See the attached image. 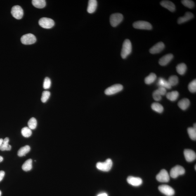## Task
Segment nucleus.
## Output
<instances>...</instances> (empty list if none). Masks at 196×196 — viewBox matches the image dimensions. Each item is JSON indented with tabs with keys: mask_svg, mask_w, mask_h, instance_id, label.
Here are the masks:
<instances>
[{
	"mask_svg": "<svg viewBox=\"0 0 196 196\" xmlns=\"http://www.w3.org/2000/svg\"><path fill=\"white\" fill-rule=\"evenodd\" d=\"M3 158L2 156H0V162H2L3 160Z\"/></svg>",
	"mask_w": 196,
	"mask_h": 196,
	"instance_id": "79ce46f5",
	"label": "nucleus"
},
{
	"mask_svg": "<svg viewBox=\"0 0 196 196\" xmlns=\"http://www.w3.org/2000/svg\"><path fill=\"white\" fill-rule=\"evenodd\" d=\"M152 96H153L154 99L156 101H159L162 99V97L157 91V90L153 92V94H152Z\"/></svg>",
	"mask_w": 196,
	"mask_h": 196,
	"instance_id": "e433bc0d",
	"label": "nucleus"
},
{
	"mask_svg": "<svg viewBox=\"0 0 196 196\" xmlns=\"http://www.w3.org/2000/svg\"><path fill=\"white\" fill-rule=\"evenodd\" d=\"M157 85L159 87H163L165 89H170L171 88V86L168 83V81L162 77H160L158 79Z\"/></svg>",
	"mask_w": 196,
	"mask_h": 196,
	"instance_id": "aec40b11",
	"label": "nucleus"
},
{
	"mask_svg": "<svg viewBox=\"0 0 196 196\" xmlns=\"http://www.w3.org/2000/svg\"><path fill=\"white\" fill-rule=\"evenodd\" d=\"M123 89L122 85L116 84L112 86L105 90V93L107 95H111L119 92Z\"/></svg>",
	"mask_w": 196,
	"mask_h": 196,
	"instance_id": "0eeeda50",
	"label": "nucleus"
},
{
	"mask_svg": "<svg viewBox=\"0 0 196 196\" xmlns=\"http://www.w3.org/2000/svg\"><path fill=\"white\" fill-rule=\"evenodd\" d=\"M133 27L135 29L151 30L152 28L151 24L144 21H138L134 23Z\"/></svg>",
	"mask_w": 196,
	"mask_h": 196,
	"instance_id": "6e6552de",
	"label": "nucleus"
},
{
	"mask_svg": "<svg viewBox=\"0 0 196 196\" xmlns=\"http://www.w3.org/2000/svg\"><path fill=\"white\" fill-rule=\"evenodd\" d=\"M28 125L29 128L31 130L35 129L37 126V121L35 118H31L29 120Z\"/></svg>",
	"mask_w": 196,
	"mask_h": 196,
	"instance_id": "7c9ffc66",
	"label": "nucleus"
},
{
	"mask_svg": "<svg viewBox=\"0 0 196 196\" xmlns=\"http://www.w3.org/2000/svg\"><path fill=\"white\" fill-rule=\"evenodd\" d=\"M5 175V172L3 171H0V182L3 179Z\"/></svg>",
	"mask_w": 196,
	"mask_h": 196,
	"instance_id": "58836bf2",
	"label": "nucleus"
},
{
	"mask_svg": "<svg viewBox=\"0 0 196 196\" xmlns=\"http://www.w3.org/2000/svg\"><path fill=\"white\" fill-rule=\"evenodd\" d=\"M51 82L49 77H46L43 83V87L44 89H48L51 87Z\"/></svg>",
	"mask_w": 196,
	"mask_h": 196,
	"instance_id": "c9c22d12",
	"label": "nucleus"
},
{
	"mask_svg": "<svg viewBox=\"0 0 196 196\" xmlns=\"http://www.w3.org/2000/svg\"><path fill=\"white\" fill-rule=\"evenodd\" d=\"M132 45L131 41L129 40L126 39L123 43L122 50L121 52V56L123 59H126L131 53Z\"/></svg>",
	"mask_w": 196,
	"mask_h": 196,
	"instance_id": "f257e3e1",
	"label": "nucleus"
},
{
	"mask_svg": "<svg viewBox=\"0 0 196 196\" xmlns=\"http://www.w3.org/2000/svg\"><path fill=\"white\" fill-rule=\"evenodd\" d=\"M32 159H29L24 163L22 166V169L24 171H29L32 169Z\"/></svg>",
	"mask_w": 196,
	"mask_h": 196,
	"instance_id": "a878e982",
	"label": "nucleus"
},
{
	"mask_svg": "<svg viewBox=\"0 0 196 196\" xmlns=\"http://www.w3.org/2000/svg\"><path fill=\"white\" fill-rule=\"evenodd\" d=\"M156 179L158 181L160 182H168L170 180V176L166 170L162 169L157 175Z\"/></svg>",
	"mask_w": 196,
	"mask_h": 196,
	"instance_id": "9d476101",
	"label": "nucleus"
},
{
	"mask_svg": "<svg viewBox=\"0 0 196 196\" xmlns=\"http://www.w3.org/2000/svg\"><path fill=\"white\" fill-rule=\"evenodd\" d=\"M185 173V170L182 166L176 165L171 170L170 175L171 178H176L179 176L183 175Z\"/></svg>",
	"mask_w": 196,
	"mask_h": 196,
	"instance_id": "7ed1b4c3",
	"label": "nucleus"
},
{
	"mask_svg": "<svg viewBox=\"0 0 196 196\" xmlns=\"http://www.w3.org/2000/svg\"><path fill=\"white\" fill-rule=\"evenodd\" d=\"M157 91L159 93L161 96H164L166 95V90L165 88L163 87H159L158 89L157 90Z\"/></svg>",
	"mask_w": 196,
	"mask_h": 196,
	"instance_id": "4c0bfd02",
	"label": "nucleus"
},
{
	"mask_svg": "<svg viewBox=\"0 0 196 196\" xmlns=\"http://www.w3.org/2000/svg\"><path fill=\"white\" fill-rule=\"evenodd\" d=\"M32 4L36 8H42L46 6V2L44 0H33Z\"/></svg>",
	"mask_w": 196,
	"mask_h": 196,
	"instance_id": "4be33fe9",
	"label": "nucleus"
},
{
	"mask_svg": "<svg viewBox=\"0 0 196 196\" xmlns=\"http://www.w3.org/2000/svg\"><path fill=\"white\" fill-rule=\"evenodd\" d=\"M113 162L111 159H107L104 162H99L96 164L97 169L103 171H108L111 169Z\"/></svg>",
	"mask_w": 196,
	"mask_h": 196,
	"instance_id": "f03ea898",
	"label": "nucleus"
},
{
	"mask_svg": "<svg viewBox=\"0 0 196 196\" xmlns=\"http://www.w3.org/2000/svg\"><path fill=\"white\" fill-rule=\"evenodd\" d=\"M11 13L14 18L17 20L22 19L23 15V11L20 6H15L12 8Z\"/></svg>",
	"mask_w": 196,
	"mask_h": 196,
	"instance_id": "1a4fd4ad",
	"label": "nucleus"
},
{
	"mask_svg": "<svg viewBox=\"0 0 196 196\" xmlns=\"http://www.w3.org/2000/svg\"><path fill=\"white\" fill-rule=\"evenodd\" d=\"M168 82L171 86H176L178 83V77L175 75L171 76L168 79Z\"/></svg>",
	"mask_w": 196,
	"mask_h": 196,
	"instance_id": "c85d7f7f",
	"label": "nucleus"
},
{
	"mask_svg": "<svg viewBox=\"0 0 196 196\" xmlns=\"http://www.w3.org/2000/svg\"><path fill=\"white\" fill-rule=\"evenodd\" d=\"M51 93L48 91H43L41 98V101L43 103H46L49 98Z\"/></svg>",
	"mask_w": 196,
	"mask_h": 196,
	"instance_id": "72a5a7b5",
	"label": "nucleus"
},
{
	"mask_svg": "<svg viewBox=\"0 0 196 196\" xmlns=\"http://www.w3.org/2000/svg\"><path fill=\"white\" fill-rule=\"evenodd\" d=\"M196 165H195V170H196Z\"/></svg>",
	"mask_w": 196,
	"mask_h": 196,
	"instance_id": "a18cd8bd",
	"label": "nucleus"
},
{
	"mask_svg": "<svg viewBox=\"0 0 196 196\" xmlns=\"http://www.w3.org/2000/svg\"><path fill=\"white\" fill-rule=\"evenodd\" d=\"M123 16L120 13H115L113 14L110 16V22L111 25L113 27L117 26L118 25L122 22Z\"/></svg>",
	"mask_w": 196,
	"mask_h": 196,
	"instance_id": "20e7f679",
	"label": "nucleus"
},
{
	"mask_svg": "<svg viewBox=\"0 0 196 196\" xmlns=\"http://www.w3.org/2000/svg\"><path fill=\"white\" fill-rule=\"evenodd\" d=\"M158 189L161 192L167 196H172L175 194L174 190L169 185H159Z\"/></svg>",
	"mask_w": 196,
	"mask_h": 196,
	"instance_id": "9b49d317",
	"label": "nucleus"
},
{
	"mask_svg": "<svg viewBox=\"0 0 196 196\" xmlns=\"http://www.w3.org/2000/svg\"><path fill=\"white\" fill-rule=\"evenodd\" d=\"M160 4L164 8H167L170 11L174 12L176 10V7L172 2L169 1H163L160 2Z\"/></svg>",
	"mask_w": 196,
	"mask_h": 196,
	"instance_id": "f3484780",
	"label": "nucleus"
},
{
	"mask_svg": "<svg viewBox=\"0 0 196 196\" xmlns=\"http://www.w3.org/2000/svg\"><path fill=\"white\" fill-rule=\"evenodd\" d=\"M30 147L28 145H26L25 146L22 147L20 149L18 150V155L19 157H23L25 156L27 153L30 151Z\"/></svg>",
	"mask_w": 196,
	"mask_h": 196,
	"instance_id": "b1692460",
	"label": "nucleus"
},
{
	"mask_svg": "<svg viewBox=\"0 0 196 196\" xmlns=\"http://www.w3.org/2000/svg\"><path fill=\"white\" fill-rule=\"evenodd\" d=\"M174 57L172 54L169 53L164 55L161 58L159 61V63L161 66L167 65L172 60Z\"/></svg>",
	"mask_w": 196,
	"mask_h": 196,
	"instance_id": "2eb2a0df",
	"label": "nucleus"
},
{
	"mask_svg": "<svg viewBox=\"0 0 196 196\" xmlns=\"http://www.w3.org/2000/svg\"><path fill=\"white\" fill-rule=\"evenodd\" d=\"M189 91L191 93H195L196 92V80H194L190 83L188 86Z\"/></svg>",
	"mask_w": 196,
	"mask_h": 196,
	"instance_id": "f704fd0d",
	"label": "nucleus"
},
{
	"mask_svg": "<svg viewBox=\"0 0 196 196\" xmlns=\"http://www.w3.org/2000/svg\"><path fill=\"white\" fill-rule=\"evenodd\" d=\"M193 128L196 129V124H194V125Z\"/></svg>",
	"mask_w": 196,
	"mask_h": 196,
	"instance_id": "37998d69",
	"label": "nucleus"
},
{
	"mask_svg": "<svg viewBox=\"0 0 196 196\" xmlns=\"http://www.w3.org/2000/svg\"><path fill=\"white\" fill-rule=\"evenodd\" d=\"M9 141V139L6 137L3 140V143L1 146L0 147V150L2 151L10 150H11V146L8 144Z\"/></svg>",
	"mask_w": 196,
	"mask_h": 196,
	"instance_id": "412c9836",
	"label": "nucleus"
},
{
	"mask_svg": "<svg viewBox=\"0 0 196 196\" xmlns=\"http://www.w3.org/2000/svg\"><path fill=\"white\" fill-rule=\"evenodd\" d=\"M157 79V76L154 73H151L149 75L145 78V82L146 84L149 85L155 81Z\"/></svg>",
	"mask_w": 196,
	"mask_h": 196,
	"instance_id": "bb28decb",
	"label": "nucleus"
},
{
	"mask_svg": "<svg viewBox=\"0 0 196 196\" xmlns=\"http://www.w3.org/2000/svg\"><path fill=\"white\" fill-rule=\"evenodd\" d=\"M98 3L96 0H90L88 2L87 11L90 14L94 13L96 9Z\"/></svg>",
	"mask_w": 196,
	"mask_h": 196,
	"instance_id": "a211bd4d",
	"label": "nucleus"
},
{
	"mask_svg": "<svg viewBox=\"0 0 196 196\" xmlns=\"http://www.w3.org/2000/svg\"><path fill=\"white\" fill-rule=\"evenodd\" d=\"M165 46L162 42L158 43L152 47L149 50L150 53L152 54H156L160 53L164 49Z\"/></svg>",
	"mask_w": 196,
	"mask_h": 196,
	"instance_id": "ddd939ff",
	"label": "nucleus"
},
{
	"mask_svg": "<svg viewBox=\"0 0 196 196\" xmlns=\"http://www.w3.org/2000/svg\"><path fill=\"white\" fill-rule=\"evenodd\" d=\"M151 107L152 110L158 113H162L164 111V107L160 104L153 103L152 104Z\"/></svg>",
	"mask_w": 196,
	"mask_h": 196,
	"instance_id": "cd10ccee",
	"label": "nucleus"
},
{
	"mask_svg": "<svg viewBox=\"0 0 196 196\" xmlns=\"http://www.w3.org/2000/svg\"><path fill=\"white\" fill-rule=\"evenodd\" d=\"M39 25L43 28L50 29L54 26L55 22L51 19L43 18L39 20Z\"/></svg>",
	"mask_w": 196,
	"mask_h": 196,
	"instance_id": "39448f33",
	"label": "nucleus"
},
{
	"mask_svg": "<svg viewBox=\"0 0 196 196\" xmlns=\"http://www.w3.org/2000/svg\"><path fill=\"white\" fill-rule=\"evenodd\" d=\"M97 196H108V195H107V194L105 193H103L99 194V195Z\"/></svg>",
	"mask_w": 196,
	"mask_h": 196,
	"instance_id": "ea45409f",
	"label": "nucleus"
},
{
	"mask_svg": "<svg viewBox=\"0 0 196 196\" xmlns=\"http://www.w3.org/2000/svg\"><path fill=\"white\" fill-rule=\"evenodd\" d=\"M188 134L190 137L191 140H196V129L193 127H190L187 129Z\"/></svg>",
	"mask_w": 196,
	"mask_h": 196,
	"instance_id": "c756f323",
	"label": "nucleus"
},
{
	"mask_svg": "<svg viewBox=\"0 0 196 196\" xmlns=\"http://www.w3.org/2000/svg\"><path fill=\"white\" fill-rule=\"evenodd\" d=\"M22 134L25 137H29L32 135L31 130L29 127H25L23 128L21 131Z\"/></svg>",
	"mask_w": 196,
	"mask_h": 196,
	"instance_id": "2f4dec72",
	"label": "nucleus"
},
{
	"mask_svg": "<svg viewBox=\"0 0 196 196\" xmlns=\"http://www.w3.org/2000/svg\"><path fill=\"white\" fill-rule=\"evenodd\" d=\"M127 181L128 183L134 186H140L143 183V180L141 178L133 176L128 177Z\"/></svg>",
	"mask_w": 196,
	"mask_h": 196,
	"instance_id": "4468645a",
	"label": "nucleus"
},
{
	"mask_svg": "<svg viewBox=\"0 0 196 196\" xmlns=\"http://www.w3.org/2000/svg\"><path fill=\"white\" fill-rule=\"evenodd\" d=\"M3 140L2 138L0 139V147L1 146L2 144L3 143Z\"/></svg>",
	"mask_w": 196,
	"mask_h": 196,
	"instance_id": "a19ab883",
	"label": "nucleus"
},
{
	"mask_svg": "<svg viewBox=\"0 0 196 196\" xmlns=\"http://www.w3.org/2000/svg\"><path fill=\"white\" fill-rule=\"evenodd\" d=\"M36 41V38L33 34H28L22 36L21 41L22 44L25 45H30L34 44Z\"/></svg>",
	"mask_w": 196,
	"mask_h": 196,
	"instance_id": "423d86ee",
	"label": "nucleus"
},
{
	"mask_svg": "<svg viewBox=\"0 0 196 196\" xmlns=\"http://www.w3.org/2000/svg\"><path fill=\"white\" fill-rule=\"evenodd\" d=\"M179 93L177 91H173L168 93L166 94V98L171 101H175L177 99Z\"/></svg>",
	"mask_w": 196,
	"mask_h": 196,
	"instance_id": "5701e85b",
	"label": "nucleus"
},
{
	"mask_svg": "<svg viewBox=\"0 0 196 196\" xmlns=\"http://www.w3.org/2000/svg\"><path fill=\"white\" fill-rule=\"evenodd\" d=\"M194 17L193 14L191 12H188L185 14L183 17H180L177 21L179 24H181L188 21L191 20Z\"/></svg>",
	"mask_w": 196,
	"mask_h": 196,
	"instance_id": "dca6fc26",
	"label": "nucleus"
},
{
	"mask_svg": "<svg viewBox=\"0 0 196 196\" xmlns=\"http://www.w3.org/2000/svg\"><path fill=\"white\" fill-rule=\"evenodd\" d=\"M184 155L185 160L188 162H192L196 158L195 152L191 150L185 149L184 151Z\"/></svg>",
	"mask_w": 196,
	"mask_h": 196,
	"instance_id": "f8f14e48",
	"label": "nucleus"
},
{
	"mask_svg": "<svg viewBox=\"0 0 196 196\" xmlns=\"http://www.w3.org/2000/svg\"><path fill=\"white\" fill-rule=\"evenodd\" d=\"M182 3L184 6L189 8H192L195 6V3L194 2L190 0H183L181 1Z\"/></svg>",
	"mask_w": 196,
	"mask_h": 196,
	"instance_id": "473e14b6",
	"label": "nucleus"
},
{
	"mask_svg": "<svg viewBox=\"0 0 196 196\" xmlns=\"http://www.w3.org/2000/svg\"><path fill=\"white\" fill-rule=\"evenodd\" d=\"M176 69L177 72L180 75H183L187 70L186 65L183 63L179 64L177 65Z\"/></svg>",
	"mask_w": 196,
	"mask_h": 196,
	"instance_id": "393cba45",
	"label": "nucleus"
},
{
	"mask_svg": "<svg viewBox=\"0 0 196 196\" xmlns=\"http://www.w3.org/2000/svg\"><path fill=\"white\" fill-rule=\"evenodd\" d=\"M190 104V101L187 98H183L180 100L178 103L179 107L183 110H186L189 106Z\"/></svg>",
	"mask_w": 196,
	"mask_h": 196,
	"instance_id": "6ab92c4d",
	"label": "nucleus"
},
{
	"mask_svg": "<svg viewBox=\"0 0 196 196\" xmlns=\"http://www.w3.org/2000/svg\"><path fill=\"white\" fill-rule=\"evenodd\" d=\"M1 194H2V192H1V191L0 190V196H1Z\"/></svg>",
	"mask_w": 196,
	"mask_h": 196,
	"instance_id": "c03bdc74",
	"label": "nucleus"
}]
</instances>
